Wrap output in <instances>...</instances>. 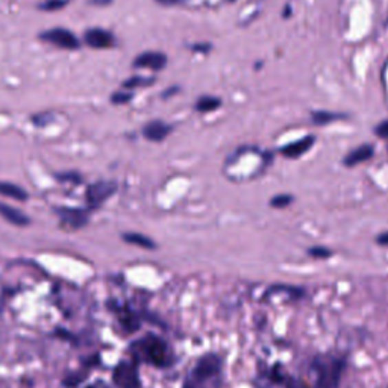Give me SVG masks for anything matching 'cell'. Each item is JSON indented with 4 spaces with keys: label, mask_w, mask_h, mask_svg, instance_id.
Masks as SVG:
<instances>
[{
    "label": "cell",
    "mask_w": 388,
    "mask_h": 388,
    "mask_svg": "<svg viewBox=\"0 0 388 388\" xmlns=\"http://www.w3.org/2000/svg\"><path fill=\"white\" fill-rule=\"evenodd\" d=\"M128 354L137 364L152 365L160 370L170 369L176 364V355L167 340L152 332L133 340L128 347Z\"/></svg>",
    "instance_id": "obj_1"
},
{
    "label": "cell",
    "mask_w": 388,
    "mask_h": 388,
    "mask_svg": "<svg viewBox=\"0 0 388 388\" xmlns=\"http://www.w3.org/2000/svg\"><path fill=\"white\" fill-rule=\"evenodd\" d=\"M223 358L215 352H208L193 364L182 380V388H223Z\"/></svg>",
    "instance_id": "obj_2"
},
{
    "label": "cell",
    "mask_w": 388,
    "mask_h": 388,
    "mask_svg": "<svg viewBox=\"0 0 388 388\" xmlns=\"http://www.w3.org/2000/svg\"><path fill=\"white\" fill-rule=\"evenodd\" d=\"M343 370H345V361L341 358L319 356L312 363L317 388H337Z\"/></svg>",
    "instance_id": "obj_3"
},
{
    "label": "cell",
    "mask_w": 388,
    "mask_h": 388,
    "mask_svg": "<svg viewBox=\"0 0 388 388\" xmlns=\"http://www.w3.org/2000/svg\"><path fill=\"white\" fill-rule=\"evenodd\" d=\"M55 214L59 217V225L64 230H79L85 228L89 223L91 211L88 208H72V206H56L54 208Z\"/></svg>",
    "instance_id": "obj_4"
},
{
    "label": "cell",
    "mask_w": 388,
    "mask_h": 388,
    "mask_svg": "<svg viewBox=\"0 0 388 388\" xmlns=\"http://www.w3.org/2000/svg\"><path fill=\"white\" fill-rule=\"evenodd\" d=\"M113 382L117 388H141L138 364L133 360L118 361L113 369Z\"/></svg>",
    "instance_id": "obj_5"
},
{
    "label": "cell",
    "mask_w": 388,
    "mask_h": 388,
    "mask_svg": "<svg viewBox=\"0 0 388 388\" xmlns=\"http://www.w3.org/2000/svg\"><path fill=\"white\" fill-rule=\"evenodd\" d=\"M117 193V182L114 181H97L88 185L85 190L87 208L89 211H96Z\"/></svg>",
    "instance_id": "obj_6"
},
{
    "label": "cell",
    "mask_w": 388,
    "mask_h": 388,
    "mask_svg": "<svg viewBox=\"0 0 388 388\" xmlns=\"http://www.w3.org/2000/svg\"><path fill=\"white\" fill-rule=\"evenodd\" d=\"M40 39L52 44V46L65 50H76L80 46L78 36L64 28H52L49 31H44L43 34H40Z\"/></svg>",
    "instance_id": "obj_7"
},
{
    "label": "cell",
    "mask_w": 388,
    "mask_h": 388,
    "mask_svg": "<svg viewBox=\"0 0 388 388\" xmlns=\"http://www.w3.org/2000/svg\"><path fill=\"white\" fill-rule=\"evenodd\" d=\"M255 385L258 388H297L293 378L288 376L287 373L282 371L279 367L261 371L255 380Z\"/></svg>",
    "instance_id": "obj_8"
},
{
    "label": "cell",
    "mask_w": 388,
    "mask_h": 388,
    "mask_svg": "<svg viewBox=\"0 0 388 388\" xmlns=\"http://www.w3.org/2000/svg\"><path fill=\"white\" fill-rule=\"evenodd\" d=\"M111 311L116 314L118 325L123 327L125 332L132 334L138 331V327L141 326V316H138L136 311L131 310L128 305H120L116 302L113 307H111Z\"/></svg>",
    "instance_id": "obj_9"
},
{
    "label": "cell",
    "mask_w": 388,
    "mask_h": 388,
    "mask_svg": "<svg viewBox=\"0 0 388 388\" xmlns=\"http://www.w3.org/2000/svg\"><path fill=\"white\" fill-rule=\"evenodd\" d=\"M84 41H85V44H88L89 47L97 49V50L109 49L116 44L114 35L108 32V31H105V29H100V28L87 29L85 34H84Z\"/></svg>",
    "instance_id": "obj_10"
},
{
    "label": "cell",
    "mask_w": 388,
    "mask_h": 388,
    "mask_svg": "<svg viewBox=\"0 0 388 388\" xmlns=\"http://www.w3.org/2000/svg\"><path fill=\"white\" fill-rule=\"evenodd\" d=\"M166 65H167V56L161 54V52H155V50L143 52V54H140L136 59H133V67H137V69H149L152 72H160Z\"/></svg>",
    "instance_id": "obj_11"
},
{
    "label": "cell",
    "mask_w": 388,
    "mask_h": 388,
    "mask_svg": "<svg viewBox=\"0 0 388 388\" xmlns=\"http://www.w3.org/2000/svg\"><path fill=\"white\" fill-rule=\"evenodd\" d=\"M171 131H173L171 125L162 120H152L143 126V137L152 143H161L170 136Z\"/></svg>",
    "instance_id": "obj_12"
},
{
    "label": "cell",
    "mask_w": 388,
    "mask_h": 388,
    "mask_svg": "<svg viewBox=\"0 0 388 388\" xmlns=\"http://www.w3.org/2000/svg\"><path fill=\"white\" fill-rule=\"evenodd\" d=\"M0 217L19 228H26L31 225V219H29L23 211H20L17 208L3 202H0Z\"/></svg>",
    "instance_id": "obj_13"
},
{
    "label": "cell",
    "mask_w": 388,
    "mask_h": 388,
    "mask_svg": "<svg viewBox=\"0 0 388 388\" xmlns=\"http://www.w3.org/2000/svg\"><path fill=\"white\" fill-rule=\"evenodd\" d=\"M314 137H305L302 140H297L294 143H290L285 147H282V155H285L287 158H299L303 153H307L310 149L314 144Z\"/></svg>",
    "instance_id": "obj_14"
},
{
    "label": "cell",
    "mask_w": 388,
    "mask_h": 388,
    "mask_svg": "<svg viewBox=\"0 0 388 388\" xmlns=\"http://www.w3.org/2000/svg\"><path fill=\"white\" fill-rule=\"evenodd\" d=\"M373 153H375V151H373V147L370 144H363L360 147L354 149V151L346 156L345 164L347 167L358 166V164L369 161L373 156Z\"/></svg>",
    "instance_id": "obj_15"
},
{
    "label": "cell",
    "mask_w": 388,
    "mask_h": 388,
    "mask_svg": "<svg viewBox=\"0 0 388 388\" xmlns=\"http://www.w3.org/2000/svg\"><path fill=\"white\" fill-rule=\"evenodd\" d=\"M0 196L19 200V202H26V200L29 199V194L23 186L12 184V182H6V181H0Z\"/></svg>",
    "instance_id": "obj_16"
},
{
    "label": "cell",
    "mask_w": 388,
    "mask_h": 388,
    "mask_svg": "<svg viewBox=\"0 0 388 388\" xmlns=\"http://www.w3.org/2000/svg\"><path fill=\"white\" fill-rule=\"evenodd\" d=\"M122 240L125 243H128V244L138 246V248H143L146 250H155L156 249V243L152 240L151 237H147L144 234L125 233V234H122Z\"/></svg>",
    "instance_id": "obj_17"
},
{
    "label": "cell",
    "mask_w": 388,
    "mask_h": 388,
    "mask_svg": "<svg viewBox=\"0 0 388 388\" xmlns=\"http://www.w3.org/2000/svg\"><path fill=\"white\" fill-rule=\"evenodd\" d=\"M220 107L222 100L215 96H202L196 102V105H194V108H196L199 113H213V111H217Z\"/></svg>",
    "instance_id": "obj_18"
},
{
    "label": "cell",
    "mask_w": 388,
    "mask_h": 388,
    "mask_svg": "<svg viewBox=\"0 0 388 388\" xmlns=\"http://www.w3.org/2000/svg\"><path fill=\"white\" fill-rule=\"evenodd\" d=\"M343 116L341 114H337V113H327V111H316V113H312L311 114V120L314 125H319V126H325V125H330L335 120H338V118H341Z\"/></svg>",
    "instance_id": "obj_19"
},
{
    "label": "cell",
    "mask_w": 388,
    "mask_h": 388,
    "mask_svg": "<svg viewBox=\"0 0 388 388\" xmlns=\"http://www.w3.org/2000/svg\"><path fill=\"white\" fill-rule=\"evenodd\" d=\"M67 5H69V0H44V2L39 5V10L46 12H55L61 11Z\"/></svg>",
    "instance_id": "obj_20"
},
{
    "label": "cell",
    "mask_w": 388,
    "mask_h": 388,
    "mask_svg": "<svg viewBox=\"0 0 388 388\" xmlns=\"http://www.w3.org/2000/svg\"><path fill=\"white\" fill-rule=\"evenodd\" d=\"M155 79L153 78H146V76H132L129 79H126L123 82L125 88H138V87H149L151 84H153Z\"/></svg>",
    "instance_id": "obj_21"
},
{
    "label": "cell",
    "mask_w": 388,
    "mask_h": 388,
    "mask_svg": "<svg viewBox=\"0 0 388 388\" xmlns=\"http://www.w3.org/2000/svg\"><path fill=\"white\" fill-rule=\"evenodd\" d=\"M58 181H61V182H73V184H80L82 182V177L79 173H74V171H72V173H56L55 175Z\"/></svg>",
    "instance_id": "obj_22"
},
{
    "label": "cell",
    "mask_w": 388,
    "mask_h": 388,
    "mask_svg": "<svg viewBox=\"0 0 388 388\" xmlns=\"http://www.w3.org/2000/svg\"><path fill=\"white\" fill-rule=\"evenodd\" d=\"M291 200H293V197L288 196V194H281V196H274L272 199V206L274 208H283V206H287L291 204Z\"/></svg>",
    "instance_id": "obj_23"
},
{
    "label": "cell",
    "mask_w": 388,
    "mask_h": 388,
    "mask_svg": "<svg viewBox=\"0 0 388 388\" xmlns=\"http://www.w3.org/2000/svg\"><path fill=\"white\" fill-rule=\"evenodd\" d=\"M132 100V94L131 93H116L111 97V102L116 103V105H125Z\"/></svg>",
    "instance_id": "obj_24"
},
{
    "label": "cell",
    "mask_w": 388,
    "mask_h": 388,
    "mask_svg": "<svg viewBox=\"0 0 388 388\" xmlns=\"http://www.w3.org/2000/svg\"><path fill=\"white\" fill-rule=\"evenodd\" d=\"M310 255L314 258H327L331 257V250H327L326 248H311Z\"/></svg>",
    "instance_id": "obj_25"
},
{
    "label": "cell",
    "mask_w": 388,
    "mask_h": 388,
    "mask_svg": "<svg viewBox=\"0 0 388 388\" xmlns=\"http://www.w3.org/2000/svg\"><path fill=\"white\" fill-rule=\"evenodd\" d=\"M375 132H376V136H378L379 138H388V120H385V122H382L380 125H378Z\"/></svg>",
    "instance_id": "obj_26"
},
{
    "label": "cell",
    "mask_w": 388,
    "mask_h": 388,
    "mask_svg": "<svg viewBox=\"0 0 388 388\" xmlns=\"http://www.w3.org/2000/svg\"><path fill=\"white\" fill-rule=\"evenodd\" d=\"M378 243L382 244V246H388V233L380 234V235L378 237Z\"/></svg>",
    "instance_id": "obj_27"
},
{
    "label": "cell",
    "mask_w": 388,
    "mask_h": 388,
    "mask_svg": "<svg viewBox=\"0 0 388 388\" xmlns=\"http://www.w3.org/2000/svg\"><path fill=\"white\" fill-rule=\"evenodd\" d=\"M113 0H89V3H93V5H99V6H105V5H109Z\"/></svg>",
    "instance_id": "obj_28"
},
{
    "label": "cell",
    "mask_w": 388,
    "mask_h": 388,
    "mask_svg": "<svg viewBox=\"0 0 388 388\" xmlns=\"http://www.w3.org/2000/svg\"><path fill=\"white\" fill-rule=\"evenodd\" d=\"M156 2H160L162 5H175L179 2V0H156Z\"/></svg>",
    "instance_id": "obj_29"
}]
</instances>
